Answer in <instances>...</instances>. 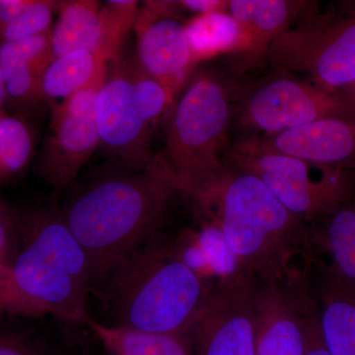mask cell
I'll return each mask as SVG.
<instances>
[{
  "instance_id": "9",
  "label": "cell",
  "mask_w": 355,
  "mask_h": 355,
  "mask_svg": "<svg viewBox=\"0 0 355 355\" xmlns=\"http://www.w3.org/2000/svg\"><path fill=\"white\" fill-rule=\"evenodd\" d=\"M239 94L234 116L238 123L252 132L265 133L263 137L324 119L355 116L354 107L340 94L279 72Z\"/></svg>"
},
{
  "instance_id": "2",
  "label": "cell",
  "mask_w": 355,
  "mask_h": 355,
  "mask_svg": "<svg viewBox=\"0 0 355 355\" xmlns=\"http://www.w3.org/2000/svg\"><path fill=\"white\" fill-rule=\"evenodd\" d=\"M98 294L109 320L103 324L184 336L210 291L158 231L116 266Z\"/></svg>"
},
{
  "instance_id": "4",
  "label": "cell",
  "mask_w": 355,
  "mask_h": 355,
  "mask_svg": "<svg viewBox=\"0 0 355 355\" xmlns=\"http://www.w3.org/2000/svg\"><path fill=\"white\" fill-rule=\"evenodd\" d=\"M240 89L216 70L184 84L167 114L164 151L158 154L178 191L209 207L227 165L223 153Z\"/></svg>"
},
{
  "instance_id": "32",
  "label": "cell",
  "mask_w": 355,
  "mask_h": 355,
  "mask_svg": "<svg viewBox=\"0 0 355 355\" xmlns=\"http://www.w3.org/2000/svg\"><path fill=\"white\" fill-rule=\"evenodd\" d=\"M336 94L342 96L343 99L347 100V101L350 103L355 108V81L349 84V85L340 89Z\"/></svg>"
},
{
  "instance_id": "8",
  "label": "cell",
  "mask_w": 355,
  "mask_h": 355,
  "mask_svg": "<svg viewBox=\"0 0 355 355\" xmlns=\"http://www.w3.org/2000/svg\"><path fill=\"white\" fill-rule=\"evenodd\" d=\"M173 103L167 90L141 69H107L95 100L100 146L114 162L135 168L154 164V132Z\"/></svg>"
},
{
  "instance_id": "16",
  "label": "cell",
  "mask_w": 355,
  "mask_h": 355,
  "mask_svg": "<svg viewBox=\"0 0 355 355\" xmlns=\"http://www.w3.org/2000/svg\"><path fill=\"white\" fill-rule=\"evenodd\" d=\"M316 7L317 2L301 0H228L226 12L249 42L246 53L236 60V69L244 71L266 60L273 42Z\"/></svg>"
},
{
  "instance_id": "28",
  "label": "cell",
  "mask_w": 355,
  "mask_h": 355,
  "mask_svg": "<svg viewBox=\"0 0 355 355\" xmlns=\"http://www.w3.org/2000/svg\"><path fill=\"white\" fill-rule=\"evenodd\" d=\"M304 355H331L322 336L318 309L312 300L308 303L304 318Z\"/></svg>"
},
{
  "instance_id": "20",
  "label": "cell",
  "mask_w": 355,
  "mask_h": 355,
  "mask_svg": "<svg viewBox=\"0 0 355 355\" xmlns=\"http://www.w3.org/2000/svg\"><path fill=\"white\" fill-rule=\"evenodd\" d=\"M184 31L195 64L220 53H232L239 58L249 49L246 34L227 12L197 15L184 25Z\"/></svg>"
},
{
  "instance_id": "13",
  "label": "cell",
  "mask_w": 355,
  "mask_h": 355,
  "mask_svg": "<svg viewBox=\"0 0 355 355\" xmlns=\"http://www.w3.org/2000/svg\"><path fill=\"white\" fill-rule=\"evenodd\" d=\"M135 21L139 69L175 100L195 65L184 25L172 13L173 1L146 2Z\"/></svg>"
},
{
  "instance_id": "1",
  "label": "cell",
  "mask_w": 355,
  "mask_h": 355,
  "mask_svg": "<svg viewBox=\"0 0 355 355\" xmlns=\"http://www.w3.org/2000/svg\"><path fill=\"white\" fill-rule=\"evenodd\" d=\"M110 162L60 212L87 254L96 292L128 254L158 232L179 191L158 154L148 167Z\"/></svg>"
},
{
  "instance_id": "12",
  "label": "cell",
  "mask_w": 355,
  "mask_h": 355,
  "mask_svg": "<svg viewBox=\"0 0 355 355\" xmlns=\"http://www.w3.org/2000/svg\"><path fill=\"white\" fill-rule=\"evenodd\" d=\"M137 2L107 1L102 8L93 0H71L58 4V19L51 30L53 58L84 50L110 64L118 55L121 42L135 27Z\"/></svg>"
},
{
  "instance_id": "17",
  "label": "cell",
  "mask_w": 355,
  "mask_h": 355,
  "mask_svg": "<svg viewBox=\"0 0 355 355\" xmlns=\"http://www.w3.org/2000/svg\"><path fill=\"white\" fill-rule=\"evenodd\" d=\"M51 60L48 33L0 43V67L6 86V105L27 109L44 99L42 77Z\"/></svg>"
},
{
  "instance_id": "23",
  "label": "cell",
  "mask_w": 355,
  "mask_h": 355,
  "mask_svg": "<svg viewBox=\"0 0 355 355\" xmlns=\"http://www.w3.org/2000/svg\"><path fill=\"white\" fill-rule=\"evenodd\" d=\"M323 220L319 241L331 260L326 270L355 289V197Z\"/></svg>"
},
{
  "instance_id": "30",
  "label": "cell",
  "mask_w": 355,
  "mask_h": 355,
  "mask_svg": "<svg viewBox=\"0 0 355 355\" xmlns=\"http://www.w3.org/2000/svg\"><path fill=\"white\" fill-rule=\"evenodd\" d=\"M177 6L202 15L212 12H226L228 0H181L176 1Z\"/></svg>"
},
{
  "instance_id": "6",
  "label": "cell",
  "mask_w": 355,
  "mask_h": 355,
  "mask_svg": "<svg viewBox=\"0 0 355 355\" xmlns=\"http://www.w3.org/2000/svg\"><path fill=\"white\" fill-rule=\"evenodd\" d=\"M228 167L260 179L284 207L304 221L324 219L355 197V172L275 150L252 133L229 142Z\"/></svg>"
},
{
  "instance_id": "24",
  "label": "cell",
  "mask_w": 355,
  "mask_h": 355,
  "mask_svg": "<svg viewBox=\"0 0 355 355\" xmlns=\"http://www.w3.org/2000/svg\"><path fill=\"white\" fill-rule=\"evenodd\" d=\"M35 137L29 123L17 116H0V184L10 183L28 169Z\"/></svg>"
},
{
  "instance_id": "27",
  "label": "cell",
  "mask_w": 355,
  "mask_h": 355,
  "mask_svg": "<svg viewBox=\"0 0 355 355\" xmlns=\"http://www.w3.org/2000/svg\"><path fill=\"white\" fill-rule=\"evenodd\" d=\"M0 355H58L31 336L0 327Z\"/></svg>"
},
{
  "instance_id": "10",
  "label": "cell",
  "mask_w": 355,
  "mask_h": 355,
  "mask_svg": "<svg viewBox=\"0 0 355 355\" xmlns=\"http://www.w3.org/2000/svg\"><path fill=\"white\" fill-rule=\"evenodd\" d=\"M256 277L244 272L210 291L184 334L197 355H256Z\"/></svg>"
},
{
  "instance_id": "21",
  "label": "cell",
  "mask_w": 355,
  "mask_h": 355,
  "mask_svg": "<svg viewBox=\"0 0 355 355\" xmlns=\"http://www.w3.org/2000/svg\"><path fill=\"white\" fill-rule=\"evenodd\" d=\"M87 324L108 355H191L184 336L147 333L92 320Z\"/></svg>"
},
{
  "instance_id": "29",
  "label": "cell",
  "mask_w": 355,
  "mask_h": 355,
  "mask_svg": "<svg viewBox=\"0 0 355 355\" xmlns=\"http://www.w3.org/2000/svg\"><path fill=\"white\" fill-rule=\"evenodd\" d=\"M18 249L17 228L8 210L0 202V261L12 265Z\"/></svg>"
},
{
  "instance_id": "5",
  "label": "cell",
  "mask_w": 355,
  "mask_h": 355,
  "mask_svg": "<svg viewBox=\"0 0 355 355\" xmlns=\"http://www.w3.org/2000/svg\"><path fill=\"white\" fill-rule=\"evenodd\" d=\"M16 228L18 249L12 268L21 289L48 314L88 324L90 263L62 214L30 209L16 219Z\"/></svg>"
},
{
  "instance_id": "3",
  "label": "cell",
  "mask_w": 355,
  "mask_h": 355,
  "mask_svg": "<svg viewBox=\"0 0 355 355\" xmlns=\"http://www.w3.org/2000/svg\"><path fill=\"white\" fill-rule=\"evenodd\" d=\"M205 210L247 272L261 282H301L294 261L305 254L310 241L305 221L260 179L228 167Z\"/></svg>"
},
{
  "instance_id": "33",
  "label": "cell",
  "mask_w": 355,
  "mask_h": 355,
  "mask_svg": "<svg viewBox=\"0 0 355 355\" xmlns=\"http://www.w3.org/2000/svg\"><path fill=\"white\" fill-rule=\"evenodd\" d=\"M6 106V91L4 86L3 74H2L1 67H0V116L6 114L4 107Z\"/></svg>"
},
{
  "instance_id": "19",
  "label": "cell",
  "mask_w": 355,
  "mask_h": 355,
  "mask_svg": "<svg viewBox=\"0 0 355 355\" xmlns=\"http://www.w3.org/2000/svg\"><path fill=\"white\" fill-rule=\"evenodd\" d=\"M320 328L331 355H355V289L324 270L318 282Z\"/></svg>"
},
{
  "instance_id": "25",
  "label": "cell",
  "mask_w": 355,
  "mask_h": 355,
  "mask_svg": "<svg viewBox=\"0 0 355 355\" xmlns=\"http://www.w3.org/2000/svg\"><path fill=\"white\" fill-rule=\"evenodd\" d=\"M58 6L55 1L32 0L17 18L0 29V43L18 41L51 31L53 11Z\"/></svg>"
},
{
  "instance_id": "7",
  "label": "cell",
  "mask_w": 355,
  "mask_h": 355,
  "mask_svg": "<svg viewBox=\"0 0 355 355\" xmlns=\"http://www.w3.org/2000/svg\"><path fill=\"white\" fill-rule=\"evenodd\" d=\"M266 60L275 72L295 76L326 92L355 81V0L318 7L275 40Z\"/></svg>"
},
{
  "instance_id": "22",
  "label": "cell",
  "mask_w": 355,
  "mask_h": 355,
  "mask_svg": "<svg viewBox=\"0 0 355 355\" xmlns=\"http://www.w3.org/2000/svg\"><path fill=\"white\" fill-rule=\"evenodd\" d=\"M108 65L95 53L84 50L53 58L42 77L44 99H67L94 83Z\"/></svg>"
},
{
  "instance_id": "26",
  "label": "cell",
  "mask_w": 355,
  "mask_h": 355,
  "mask_svg": "<svg viewBox=\"0 0 355 355\" xmlns=\"http://www.w3.org/2000/svg\"><path fill=\"white\" fill-rule=\"evenodd\" d=\"M46 314V311L21 289L12 265L0 261V315L38 318Z\"/></svg>"
},
{
  "instance_id": "31",
  "label": "cell",
  "mask_w": 355,
  "mask_h": 355,
  "mask_svg": "<svg viewBox=\"0 0 355 355\" xmlns=\"http://www.w3.org/2000/svg\"><path fill=\"white\" fill-rule=\"evenodd\" d=\"M32 0H0V29L17 18Z\"/></svg>"
},
{
  "instance_id": "18",
  "label": "cell",
  "mask_w": 355,
  "mask_h": 355,
  "mask_svg": "<svg viewBox=\"0 0 355 355\" xmlns=\"http://www.w3.org/2000/svg\"><path fill=\"white\" fill-rule=\"evenodd\" d=\"M174 246L181 260L209 291L247 272L214 221L205 224L200 230L182 233L175 240Z\"/></svg>"
},
{
  "instance_id": "14",
  "label": "cell",
  "mask_w": 355,
  "mask_h": 355,
  "mask_svg": "<svg viewBox=\"0 0 355 355\" xmlns=\"http://www.w3.org/2000/svg\"><path fill=\"white\" fill-rule=\"evenodd\" d=\"M297 284L261 282L256 289V355H304L311 298Z\"/></svg>"
},
{
  "instance_id": "11",
  "label": "cell",
  "mask_w": 355,
  "mask_h": 355,
  "mask_svg": "<svg viewBox=\"0 0 355 355\" xmlns=\"http://www.w3.org/2000/svg\"><path fill=\"white\" fill-rule=\"evenodd\" d=\"M106 72L53 109L40 156L39 172L55 188H67L73 183L100 146L95 100Z\"/></svg>"
},
{
  "instance_id": "15",
  "label": "cell",
  "mask_w": 355,
  "mask_h": 355,
  "mask_svg": "<svg viewBox=\"0 0 355 355\" xmlns=\"http://www.w3.org/2000/svg\"><path fill=\"white\" fill-rule=\"evenodd\" d=\"M261 137L279 153L355 172V116L324 119Z\"/></svg>"
}]
</instances>
